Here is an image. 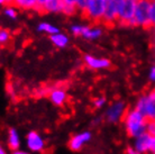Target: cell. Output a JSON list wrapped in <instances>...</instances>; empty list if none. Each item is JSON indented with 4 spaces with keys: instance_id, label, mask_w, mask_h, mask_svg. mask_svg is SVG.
Returning <instances> with one entry per match:
<instances>
[{
    "instance_id": "7",
    "label": "cell",
    "mask_w": 155,
    "mask_h": 154,
    "mask_svg": "<svg viewBox=\"0 0 155 154\" xmlns=\"http://www.w3.org/2000/svg\"><path fill=\"white\" fill-rule=\"evenodd\" d=\"M25 141H26V147H27L29 153H42V152H44L45 146H46L44 137L36 131L28 132Z\"/></svg>"
},
{
    "instance_id": "10",
    "label": "cell",
    "mask_w": 155,
    "mask_h": 154,
    "mask_svg": "<svg viewBox=\"0 0 155 154\" xmlns=\"http://www.w3.org/2000/svg\"><path fill=\"white\" fill-rule=\"evenodd\" d=\"M124 0H113L109 4H107L105 14L102 17V23L105 24H114L118 22V12Z\"/></svg>"
},
{
    "instance_id": "3",
    "label": "cell",
    "mask_w": 155,
    "mask_h": 154,
    "mask_svg": "<svg viewBox=\"0 0 155 154\" xmlns=\"http://www.w3.org/2000/svg\"><path fill=\"white\" fill-rule=\"evenodd\" d=\"M151 0H140L136 2L135 12H134V23L135 26L148 27L150 24V12L152 6Z\"/></svg>"
},
{
    "instance_id": "11",
    "label": "cell",
    "mask_w": 155,
    "mask_h": 154,
    "mask_svg": "<svg viewBox=\"0 0 155 154\" xmlns=\"http://www.w3.org/2000/svg\"><path fill=\"white\" fill-rule=\"evenodd\" d=\"M84 62L87 66H89L90 69L93 70H104L108 69L110 66L109 60L102 58H96V56H92V55H85Z\"/></svg>"
},
{
    "instance_id": "37",
    "label": "cell",
    "mask_w": 155,
    "mask_h": 154,
    "mask_svg": "<svg viewBox=\"0 0 155 154\" xmlns=\"http://www.w3.org/2000/svg\"><path fill=\"white\" fill-rule=\"evenodd\" d=\"M135 1H140V0H135Z\"/></svg>"
},
{
    "instance_id": "2",
    "label": "cell",
    "mask_w": 155,
    "mask_h": 154,
    "mask_svg": "<svg viewBox=\"0 0 155 154\" xmlns=\"http://www.w3.org/2000/svg\"><path fill=\"white\" fill-rule=\"evenodd\" d=\"M147 120H155V93L153 91L140 96L134 106Z\"/></svg>"
},
{
    "instance_id": "25",
    "label": "cell",
    "mask_w": 155,
    "mask_h": 154,
    "mask_svg": "<svg viewBox=\"0 0 155 154\" xmlns=\"http://www.w3.org/2000/svg\"><path fill=\"white\" fill-rule=\"evenodd\" d=\"M48 0H36V8L35 10L37 12H44V6L46 5Z\"/></svg>"
},
{
    "instance_id": "18",
    "label": "cell",
    "mask_w": 155,
    "mask_h": 154,
    "mask_svg": "<svg viewBox=\"0 0 155 154\" xmlns=\"http://www.w3.org/2000/svg\"><path fill=\"white\" fill-rule=\"evenodd\" d=\"M15 4L21 9H35L36 0H15Z\"/></svg>"
},
{
    "instance_id": "38",
    "label": "cell",
    "mask_w": 155,
    "mask_h": 154,
    "mask_svg": "<svg viewBox=\"0 0 155 154\" xmlns=\"http://www.w3.org/2000/svg\"><path fill=\"white\" fill-rule=\"evenodd\" d=\"M151 1H154V0H151Z\"/></svg>"
},
{
    "instance_id": "22",
    "label": "cell",
    "mask_w": 155,
    "mask_h": 154,
    "mask_svg": "<svg viewBox=\"0 0 155 154\" xmlns=\"http://www.w3.org/2000/svg\"><path fill=\"white\" fill-rule=\"evenodd\" d=\"M85 27L87 26H82V25H73V26L71 27V32L73 33L74 35H77V36H80L83 34V32H84Z\"/></svg>"
},
{
    "instance_id": "27",
    "label": "cell",
    "mask_w": 155,
    "mask_h": 154,
    "mask_svg": "<svg viewBox=\"0 0 155 154\" xmlns=\"http://www.w3.org/2000/svg\"><path fill=\"white\" fill-rule=\"evenodd\" d=\"M150 24L155 25V2H152L151 12H150Z\"/></svg>"
},
{
    "instance_id": "16",
    "label": "cell",
    "mask_w": 155,
    "mask_h": 154,
    "mask_svg": "<svg viewBox=\"0 0 155 154\" xmlns=\"http://www.w3.org/2000/svg\"><path fill=\"white\" fill-rule=\"evenodd\" d=\"M101 34H102V31H101V28H99V27H96V28L85 27V29H84V32H83L82 36H83L84 38H88V39H96V38H98V37H100Z\"/></svg>"
},
{
    "instance_id": "13",
    "label": "cell",
    "mask_w": 155,
    "mask_h": 154,
    "mask_svg": "<svg viewBox=\"0 0 155 154\" xmlns=\"http://www.w3.org/2000/svg\"><path fill=\"white\" fill-rule=\"evenodd\" d=\"M68 99L66 91L62 88H54L50 91V100L51 102L58 107H61L65 104Z\"/></svg>"
},
{
    "instance_id": "12",
    "label": "cell",
    "mask_w": 155,
    "mask_h": 154,
    "mask_svg": "<svg viewBox=\"0 0 155 154\" xmlns=\"http://www.w3.org/2000/svg\"><path fill=\"white\" fill-rule=\"evenodd\" d=\"M7 144L12 151L19 150L21 145V137L19 131L15 127H10L7 132Z\"/></svg>"
},
{
    "instance_id": "31",
    "label": "cell",
    "mask_w": 155,
    "mask_h": 154,
    "mask_svg": "<svg viewBox=\"0 0 155 154\" xmlns=\"http://www.w3.org/2000/svg\"><path fill=\"white\" fill-rule=\"evenodd\" d=\"M0 154H9V153L7 152V150L5 149L4 145H2L1 143H0Z\"/></svg>"
},
{
    "instance_id": "24",
    "label": "cell",
    "mask_w": 155,
    "mask_h": 154,
    "mask_svg": "<svg viewBox=\"0 0 155 154\" xmlns=\"http://www.w3.org/2000/svg\"><path fill=\"white\" fill-rule=\"evenodd\" d=\"M77 10H78V9H77V7H75V6H65V5H64L62 12H63V14H65V15H73Z\"/></svg>"
},
{
    "instance_id": "6",
    "label": "cell",
    "mask_w": 155,
    "mask_h": 154,
    "mask_svg": "<svg viewBox=\"0 0 155 154\" xmlns=\"http://www.w3.org/2000/svg\"><path fill=\"white\" fill-rule=\"evenodd\" d=\"M135 0H124L118 12V22L128 26H135L134 23V12L136 7Z\"/></svg>"
},
{
    "instance_id": "8",
    "label": "cell",
    "mask_w": 155,
    "mask_h": 154,
    "mask_svg": "<svg viewBox=\"0 0 155 154\" xmlns=\"http://www.w3.org/2000/svg\"><path fill=\"white\" fill-rule=\"evenodd\" d=\"M92 139V133L90 131H82L74 134L69 139V147L73 152H79L84 146H87Z\"/></svg>"
},
{
    "instance_id": "28",
    "label": "cell",
    "mask_w": 155,
    "mask_h": 154,
    "mask_svg": "<svg viewBox=\"0 0 155 154\" xmlns=\"http://www.w3.org/2000/svg\"><path fill=\"white\" fill-rule=\"evenodd\" d=\"M148 79L152 82H155V65L152 66L151 70H150V72H148Z\"/></svg>"
},
{
    "instance_id": "1",
    "label": "cell",
    "mask_w": 155,
    "mask_h": 154,
    "mask_svg": "<svg viewBox=\"0 0 155 154\" xmlns=\"http://www.w3.org/2000/svg\"><path fill=\"white\" fill-rule=\"evenodd\" d=\"M148 120L135 108L127 110L123 118V126L129 137L135 139L146 133V125Z\"/></svg>"
},
{
    "instance_id": "15",
    "label": "cell",
    "mask_w": 155,
    "mask_h": 154,
    "mask_svg": "<svg viewBox=\"0 0 155 154\" xmlns=\"http://www.w3.org/2000/svg\"><path fill=\"white\" fill-rule=\"evenodd\" d=\"M51 41H52V43L54 44L55 46L58 47H61V49H63V47H65L68 44H69V37L66 36L65 34H63V33H58V34H54L51 36Z\"/></svg>"
},
{
    "instance_id": "33",
    "label": "cell",
    "mask_w": 155,
    "mask_h": 154,
    "mask_svg": "<svg viewBox=\"0 0 155 154\" xmlns=\"http://www.w3.org/2000/svg\"><path fill=\"white\" fill-rule=\"evenodd\" d=\"M99 123H100V118H96L94 120H92L93 126H96V125H97V124H99Z\"/></svg>"
},
{
    "instance_id": "19",
    "label": "cell",
    "mask_w": 155,
    "mask_h": 154,
    "mask_svg": "<svg viewBox=\"0 0 155 154\" xmlns=\"http://www.w3.org/2000/svg\"><path fill=\"white\" fill-rule=\"evenodd\" d=\"M107 104V99H106L105 97H98L96 98L94 100H93V107L96 108V109H101V108H104Z\"/></svg>"
},
{
    "instance_id": "20",
    "label": "cell",
    "mask_w": 155,
    "mask_h": 154,
    "mask_svg": "<svg viewBox=\"0 0 155 154\" xmlns=\"http://www.w3.org/2000/svg\"><path fill=\"white\" fill-rule=\"evenodd\" d=\"M91 0H77V4H75V7H77L78 10H80L81 12H83L85 10V8L88 7V5Z\"/></svg>"
},
{
    "instance_id": "26",
    "label": "cell",
    "mask_w": 155,
    "mask_h": 154,
    "mask_svg": "<svg viewBox=\"0 0 155 154\" xmlns=\"http://www.w3.org/2000/svg\"><path fill=\"white\" fill-rule=\"evenodd\" d=\"M5 14L9 17V18H16L17 17V12H16V9H14L12 7H8L6 8V10H5Z\"/></svg>"
},
{
    "instance_id": "35",
    "label": "cell",
    "mask_w": 155,
    "mask_h": 154,
    "mask_svg": "<svg viewBox=\"0 0 155 154\" xmlns=\"http://www.w3.org/2000/svg\"><path fill=\"white\" fill-rule=\"evenodd\" d=\"M7 2H15V0H7Z\"/></svg>"
},
{
    "instance_id": "39",
    "label": "cell",
    "mask_w": 155,
    "mask_h": 154,
    "mask_svg": "<svg viewBox=\"0 0 155 154\" xmlns=\"http://www.w3.org/2000/svg\"><path fill=\"white\" fill-rule=\"evenodd\" d=\"M153 2H155V0H154V1H153Z\"/></svg>"
},
{
    "instance_id": "30",
    "label": "cell",
    "mask_w": 155,
    "mask_h": 154,
    "mask_svg": "<svg viewBox=\"0 0 155 154\" xmlns=\"http://www.w3.org/2000/svg\"><path fill=\"white\" fill-rule=\"evenodd\" d=\"M10 154H31V153H29L28 151H24V150H16V151H12V153Z\"/></svg>"
},
{
    "instance_id": "36",
    "label": "cell",
    "mask_w": 155,
    "mask_h": 154,
    "mask_svg": "<svg viewBox=\"0 0 155 154\" xmlns=\"http://www.w3.org/2000/svg\"><path fill=\"white\" fill-rule=\"evenodd\" d=\"M153 92H154V93H155V88H154V90H153Z\"/></svg>"
},
{
    "instance_id": "29",
    "label": "cell",
    "mask_w": 155,
    "mask_h": 154,
    "mask_svg": "<svg viewBox=\"0 0 155 154\" xmlns=\"http://www.w3.org/2000/svg\"><path fill=\"white\" fill-rule=\"evenodd\" d=\"M62 1L65 6H75L77 4V0H62Z\"/></svg>"
},
{
    "instance_id": "4",
    "label": "cell",
    "mask_w": 155,
    "mask_h": 154,
    "mask_svg": "<svg viewBox=\"0 0 155 154\" xmlns=\"http://www.w3.org/2000/svg\"><path fill=\"white\" fill-rule=\"evenodd\" d=\"M127 112L126 102L123 100H117L109 105L105 112V119L109 124H117L121 122L125 114Z\"/></svg>"
},
{
    "instance_id": "17",
    "label": "cell",
    "mask_w": 155,
    "mask_h": 154,
    "mask_svg": "<svg viewBox=\"0 0 155 154\" xmlns=\"http://www.w3.org/2000/svg\"><path fill=\"white\" fill-rule=\"evenodd\" d=\"M37 31L47 33V34H50L51 36L60 33V29H58V27L54 26V25H51V24H48V23H41L38 26H37Z\"/></svg>"
},
{
    "instance_id": "21",
    "label": "cell",
    "mask_w": 155,
    "mask_h": 154,
    "mask_svg": "<svg viewBox=\"0 0 155 154\" xmlns=\"http://www.w3.org/2000/svg\"><path fill=\"white\" fill-rule=\"evenodd\" d=\"M146 133L151 135L152 137H155V120H148L146 125Z\"/></svg>"
},
{
    "instance_id": "14",
    "label": "cell",
    "mask_w": 155,
    "mask_h": 154,
    "mask_svg": "<svg viewBox=\"0 0 155 154\" xmlns=\"http://www.w3.org/2000/svg\"><path fill=\"white\" fill-rule=\"evenodd\" d=\"M64 4L62 0H48L44 6L45 12H62Z\"/></svg>"
},
{
    "instance_id": "5",
    "label": "cell",
    "mask_w": 155,
    "mask_h": 154,
    "mask_svg": "<svg viewBox=\"0 0 155 154\" xmlns=\"http://www.w3.org/2000/svg\"><path fill=\"white\" fill-rule=\"evenodd\" d=\"M107 4L102 0H91L83 12L85 18L90 19L91 22H101L104 14H105Z\"/></svg>"
},
{
    "instance_id": "9",
    "label": "cell",
    "mask_w": 155,
    "mask_h": 154,
    "mask_svg": "<svg viewBox=\"0 0 155 154\" xmlns=\"http://www.w3.org/2000/svg\"><path fill=\"white\" fill-rule=\"evenodd\" d=\"M152 141L153 137L147 133L140 135L134 139V144H133V149L135 150L136 153L138 154H150L151 153L152 147Z\"/></svg>"
},
{
    "instance_id": "40",
    "label": "cell",
    "mask_w": 155,
    "mask_h": 154,
    "mask_svg": "<svg viewBox=\"0 0 155 154\" xmlns=\"http://www.w3.org/2000/svg\"><path fill=\"white\" fill-rule=\"evenodd\" d=\"M154 154H155V153H154Z\"/></svg>"
},
{
    "instance_id": "34",
    "label": "cell",
    "mask_w": 155,
    "mask_h": 154,
    "mask_svg": "<svg viewBox=\"0 0 155 154\" xmlns=\"http://www.w3.org/2000/svg\"><path fill=\"white\" fill-rule=\"evenodd\" d=\"M102 1H105L106 4H109V2H110V1H113V0H102Z\"/></svg>"
},
{
    "instance_id": "32",
    "label": "cell",
    "mask_w": 155,
    "mask_h": 154,
    "mask_svg": "<svg viewBox=\"0 0 155 154\" xmlns=\"http://www.w3.org/2000/svg\"><path fill=\"white\" fill-rule=\"evenodd\" d=\"M127 154H138V153H136L135 150H134L133 147H128V149H127Z\"/></svg>"
},
{
    "instance_id": "23",
    "label": "cell",
    "mask_w": 155,
    "mask_h": 154,
    "mask_svg": "<svg viewBox=\"0 0 155 154\" xmlns=\"http://www.w3.org/2000/svg\"><path fill=\"white\" fill-rule=\"evenodd\" d=\"M9 37H10L9 32H7L6 29H1V31H0V44L7 43L8 41H9Z\"/></svg>"
}]
</instances>
